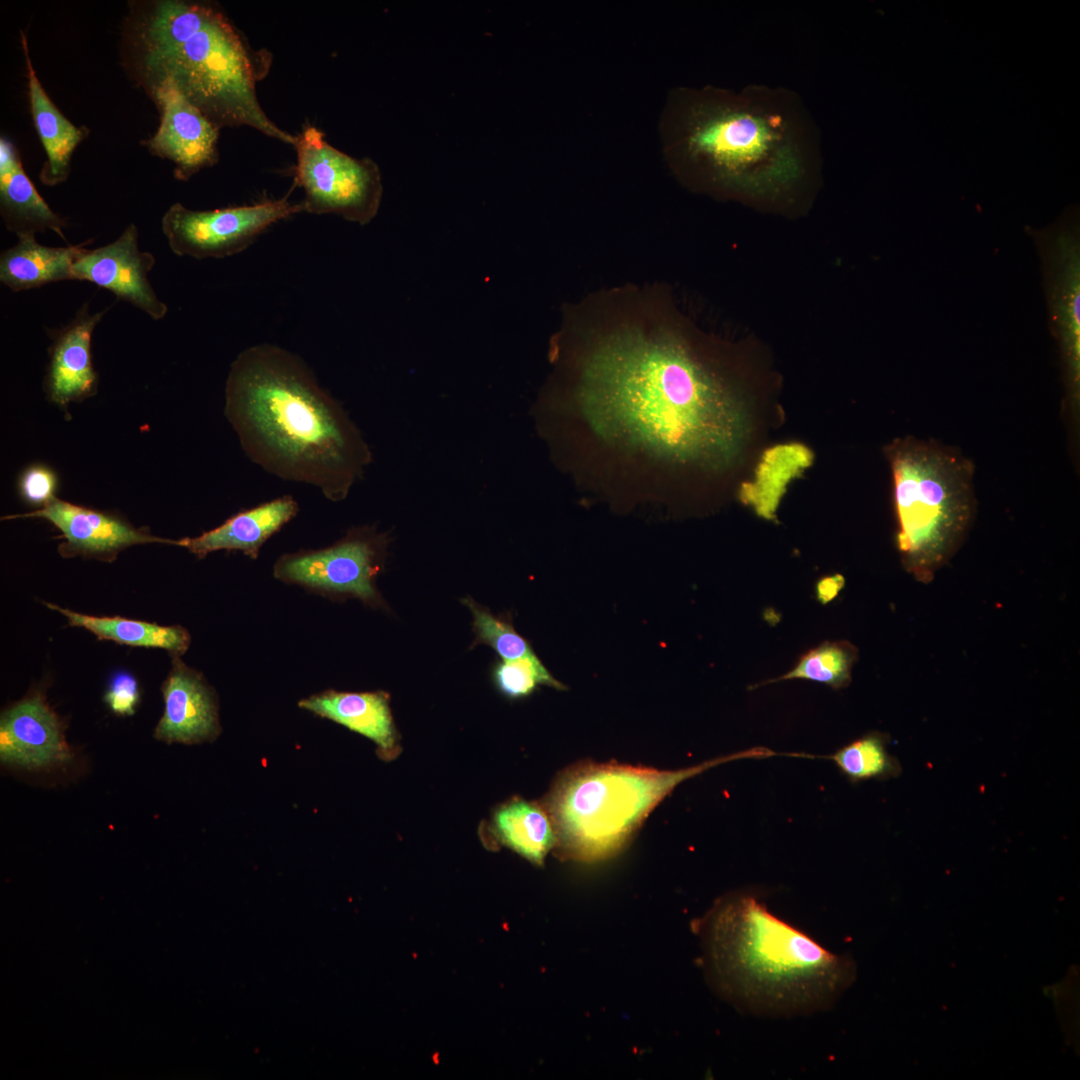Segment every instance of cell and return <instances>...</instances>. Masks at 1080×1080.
<instances>
[{
    "instance_id": "cell-1",
    "label": "cell",
    "mask_w": 1080,
    "mask_h": 1080,
    "mask_svg": "<svg viewBox=\"0 0 1080 1080\" xmlns=\"http://www.w3.org/2000/svg\"><path fill=\"white\" fill-rule=\"evenodd\" d=\"M573 373L567 400L577 416L631 457L717 471L748 440L746 398L674 324L621 322L580 354Z\"/></svg>"
},
{
    "instance_id": "cell-2",
    "label": "cell",
    "mask_w": 1080,
    "mask_h": 1080,
    "mask_svg": "<svg viewBox=\"0 0 1080 1080\" xmlns=\"http://www.w3.org/2000/svg\"><path fill=\"white\" fill-rule=\"evenodd\" d=\"M671 108L668 156L704 187L782 207L794 204L820 171L818 127L792 90H685Z\"/></svg>"
},
{
    "instance_id": "cell-3",
    "label": "cell",
    "mask_w": 1080,
    "mask_h": 1080,
    "mask_svg": "<svg viewBox=\"0 0 1080 1080\" xmlns=\"http://www.w3.org/2000/svg\"><path fill=\"white\" fill-rule=\"evenodd\" d=\"M224 414L245 455L284 481L345 500L372 462L347 411L298 355L262 343L230 365Z\"/></svg>"
},
{
    "instance_id": "cell-4",
    "label": "cell",
    "mask_w": 1080,
    "mask_h": 1080,
    "mask_svg": "<svg viewBox=\"0 0 1080 1080\" xmlns=\"http://www.w3.org/2000/svg\"><path fill=\"white\" fill-rule=\"evenodd\" d=\"M694 925L708 981L740 1012L813 1015L831 1009L854 982L849 956L773 914L757 891L721 897Z\"/></svg>"
},
{
    "instance_id": "cell-5",
    "label": "cell",
    "mask_w": 1080,
    "mask_h": 1080,
    "mask_svg": "<svg viewBox=\"0 0 1080 1080\" xmlns=\"http://www.w3.org/2000/svg\"><path fill=\"white\" fill-rule=\"evenodd\" d=\"M143 64L154 81L170 80L218 127L247 126L294 145L296 135L278 127L263 110L257 84L273 57L255 49L212 5L157 2L144 23Z\"/></svg>"
},
{
    "instance_id": "cell-6",
    "label": "cell",
    "mask_w": 1080,
    "mask_h": 1080,
    "mask_svg": "<svg viewBox=\"0 0 1080 1080\" xmlns=\"http://www.w3.org/2000/svg\"><path fill=\"white\" fill-rule=\"evenodd\" d=\"M772 755V750L757 746L675 771L615 763L575 765L561 774L546 802L556 846L562 856L574 860L608 858L681 782L723 763Z\"/></svg>"
},
{
    "instance_id": "cell-7",
    "label": "cell",
    "mask_w": 1080,
    "mask_h": 1080,
    "mask_svg": "<svg viewBox=\"0 0 1080 1080\" xmlns=\"http://www.w3.org/2000/svg\"><path fill=\"white\" fill-rule=\"evenodd\" d=\"M903 563L928 581L962 544L976 498L974 463L952 446L912 436L885 448Z\"/></svg>"
},
{
    "instance_id": "cell-8",
    "label": "cell",
    "mask_w": 1080,
    "mask_h": 1080,
    "mask_svg": "<svg viewBox=\"0 0 1080 1080\" xmlns=\"http://www.w3.org/2000/svg\"><path fill=\"white\" fill-rule=\"evenodd\" d=\"M297 155L294 187L304 191L305 212L335 214L366 225L377 215L383 185L378 165L354 158L325 139L319 128L306 124L293 145Z\"/></svg>"
},
{
    "instance_id": "cell-9",
    "label": "cell",
    "mask_w": 1080,
    "mask_h": 1080,
    "mask_svg": "<svg viewBox=\"0 0 1080 1080\" xmlns=\"http://www.w3.org/2000/svg\"><path fill=\"white\" fill-rule=\"evenodd\" d=\"M301 212L302 201L292 202L289 195L203 211L175 203L164 213L161 227L175 255L218 259L242 252L270 226Z\"/></svg>"
},
{
    "instance_id": "cell-10",
    "label": "cell",
    "mask_w": 1080,
    "mask_h": 1080,
    "mask_svg": "<svg viewBox=\"0 0 1080 1080\" xmlns=\"http://www.w3.org/2000/svg\"><path fill=\"white\" fill-rule=\"evenodd\" d=\"M388 537L370 527L350 530L331 546L286 553L274 565V576L320 592L382 604L375 579L387 553Z\"/></svg>"
},
{
    "instance_id": "cell-11",
    "label": "cell",
    "mask_w": 1080,
    "mask_h": 1080,
    "mask_svg": "<svg viewBox=\"0 0 1080 1080\" xmlns=\"http://www.w3.org/2000/svg\"><path fill=\"white\" fill-rule=\"evenodd\" d=\"M152 93L161 111L160 126L147 141L149 150L175 164L174 175L187 181L218 160L220 127L212 122L170 81L153 84Z\"/></svg>"
},
{
    "instance_id": "cell-12",
    "label": "cell",
    "mask_w": 1080,
    "mask_h": 1080,
    "mask_svg": "<svg viewBox=\"0 0 1080 1080\" xmlns=\"http://www.w3.org/2000/svg\"><path fill=\"white\" fill-rule=\"evenodd\" d=\"M155 257L138 246V230L128 225L113 242L94 249L84 248L73 265V280L104 288L145 312L153 320L163 319L167 305L161 301L148 274Z\"/></svg>"
},
{
    "instance_id": "cell-13",
    "label": "cell",
    "mask_w": 1080,
    "mask_h": 1080,
    "mask_svg": "<svg viewBox=\"0 0 1080 1080\" xmlns=\"http://www.w3.org/2000/svg\"><path fill=\"white\" fill-rule=\"evenodd\" d=\"M65 725L45 696L35 691L0 717V761L26 770H49L70 762Z\"/></svg>"
},
{
    "instance_id": "cell-14",
    "label": "cell",
    "mask_w": 1080,
    "mask_h": 1080,
    "mask_svg": "<svg viewBox=\"0 0 1080 1080\" xmlns=\"http://www.w3.org/2000/svg\"><path fill=\"white\" fill-rule=\"evenodd\" d=\"M43 518L53 524L64 541L58 551L62 557L83 556L113 561L123 549L147 543L173 545V540L156 537L146 529H138L116 514L73 504L54 498L35 511L6 516L14 518Z\"/></svg>"
},
{
    "instance_id": "cell-15",
    "label": "cell",
    "mask_w": 1080,
    "mask_h": 1080,
    "mask_svg": "<svg viewBox=\"0 0 1080 1080\" xmlns=\"http://www.w3.org/2000/svg\"><path fill=\"white\" fill-rule=\"evenodd\" d=\"M161 691L163 715L154 737L167 744H201L214 741L221 733L218 703L214 690L203 675L173 656L172 668Z\"/></svg>"
},
{
    "instance_id": "cell-16",
    "label": "cell",
    "mask_w": 1080,
    "mask_h": 1080,
    "mask_svg": "<svg viewBox=\"0 0 1080 1080\" xmlns=\"http://www.w3.org/2000/svg\"><path fill=\"white\" fill-rule=\"evenodd\" d=\"M108 308L90 313L84 304L65 326L50 334L49 363L44 379L47 397L61 408L97 392L98 376L92 361L94 329Z\"/></svg>"
},
{
    "instance_id": "cell-17",
    "label": "cell",
    "mask_w": 1080,
    "mask_h": 1080,
    "mask_svg": "<svg viewBox=\"0 0 1080 1080\" xmlns=\"http://www.w3.org/2000/svg\"><path fill=\"white\" fill-rule=\"evenodd\" d=\"M384 691L342 692L326 690L299 701L300 708L336 722L375 743L381 759L389 761L400 752L399 734Z\"/></svg>"
},
{
    "instance_id": "cell-18",
    "label": "cell",
    "mask_w": 1080,
    "mask_h": 1080,
    "mask_svg": "<svg viewBox=\"0 0 1080 1080\" xmlns=\"http://www.w3.org/2000/svg\"><path fill=\"white\" fill-rule=\"evenodd\" d=\"M298 512L299 505L294 497L283 495L242 510L199 536L173 540V545L186 548L198 559L218 550L241 551L251 559H257L263 544Z\"/></svg>"
},
{
    "instance_id": "cell-19",
    "label": "cell",
    "mask_w": 1080,
    "mask_h": 1080,
    "mask_svg": "<svg viewBox=\"0 0 1080 1080\" xmlns=\"http://www.w3.org/2000/svg\"><path fill=\"white\" fill-rule=\"evenodd\" d=\"M0 210L6 228L17 237L52 230L66 240L65 221L38 193L14 146L4 138L0 140Z\"/></svg>"
},
{
    "instance_id": "cell-20",
    "label": "cell",
    "mask_w": 1080,
    "mask_h": 1080,
    "mask_svg": "<svg viewBox=\"0 0 1080 1080\" xmlns=\"http://www.w3.org/2000/svg\"><path fill=\"white\" fill-rule=\"evenodd\" d=\"M21 35L32 117L47 155L40 180L45 185L55 186L67 179L71 155L84 138L85 131L66 119L48 97L33 69L26 37L22 32Z\"/></svg>"
},
{
    "instance_id": "cell-21",
    "label": "cell",
    "mask_w": 1080,
    "mask_h": 1080,
    "mask_svg": "<svg viewBox=\"0 0 1080 1080\" xmlns=\"http://www.w3.org/2000/svg\"><path fill=\"white\" fill-rule=\"evenodd\" d=\"M85 244L50 247L34 234L18 236V242L0 256V281L14 292L52 282L73 280V265Z\"/></svg>"
},
{
    "instance_id": "cell-22",
    "label": "cell",
    "mask_w": 1080,
    "mask_h": 1080,
    "mask_svg": "<svg viewBox=\"0 0 1080 1080\" xmlns=\"http://www.w3.org/2000/svg\"><path fill=\"white\" fill-rule=\"evenodd\" d=\"M45 605L61 613L70 626L82 627L92 632L99 640H110L132 647L160 648L172 656L184 654L190 645L189 632L180 625L161 626L142 620L114 617H98L82 614L57 606Z\"/></svg>"
},
{
    "instance_id": "cell-23",
    "label": "cell",
    "mask_w": 1080,
    "mask_h": 1080,
    "mask_svg": "<svg viewBox=\"0 0 1080 1080\" xmlns=\"http://www.w3.org/2000/svg\"><path fill=\"white\" fill-rule=\"evenodd\" d=\"M813 455L798 443L777 445L765 451L751 482L741 490L742 501L766 520H775L788 484L806 469Z\"/></svg>"
},
{
    "instance_id": "cell-24",
    "label": "cell",
    "mask_w": 1080,
    "mask_h": 1080,
    "mask_svg": "<svg viewBox=\"0 0 1080 1080\" xmlns=\"http://www.w3.org/2000/svg\"><path fill=\"white\" fill-rule=\"evenodd\" d=\"M493 828L500 841L534 864H542L556 846V833L547 810L540 805L515 799L494 814Z\"/></svg>"
},
{
    "instance_id": "cell-25",
    "label": "cell",
    "mask_w": 1080,
    "mask_h": 1080,
    "mask_svg": "<svg viewBox=\"0 0 1080 1080\" xmlns=\"http://www.w3.org/2000/svg\"><path fill=\"white\" fill-rule=\"evenodd\" d=\"M887 744L886 735L870 732L823 758L833 760L852 783L895 778L901 773V765L888 752Z\"/></svg>"
},
{
    "instance_id": "cell-26",
    "label": "cell",
    "mask_w": 1080,
    "mask_h": 1080,
    "mask_svg": "<svg viewBox=\"0 0 1080 1080\" xmlns=\"http://www.w3.org/2000/svg\"><path fill=\"white\" fill-rule=\"evenodd\" d=\"M858 651L847 641L824 642L804 654L788 673L765 682V684L790 679H805L829 685L833 689L847 687L851 682V670Z\"/></svg>"
},
{
    "instance_id": "cell-27",
    "label": "cell",
    "mask_w": 1080,
    "mask_h": 1080,
    "mask_svg": "<svg viewBox=\"0 0 1080 1080\" xmlns=\"http://www.w3.org/2000/svg\"><path fill=\"white\" fill-rule=\"evenodd\" d=\"M462 603L473 615L475 640L472 648L478 644L488 645L501 660L541 661L529 642L514 629L509 618L492 614L470 597L464 598Z\"/></svg>"
},
{
    "instance_id": "cell-28",
    "label": "cell",
    "mask_w": 1080,
    "mask_h": 1080,
    "mask_svg": "<svg viewBox=\"0 0 1080 1080\" xmlns=\"http://www.w3.org/2000/svg\"><path fill=\"white\" fill-rule=\"evenodd\" d=\"M496 689L509 699H521L534 692L538 685L563 690L566 687L555 679L541 661L501 660L491 671Z\"/></svg>"
},
{
    "instance_id": "cell-29",
    "label": "cell",
    "mask_w": 1080,
    "mask_h": 1080,
    "mask_svg": "<svg viewBox=\"0 0 1080 1080\" xmlns=\"http://www.w3.org/2000/svg\"><path fill=\"white\" fill-rule=\"evenodd\" d=\"M58 478L53 469L35 463L22 471L18 479L20 497L32 506L44 507L55 497Z\"/></svg>"
},
{
    "instance_id": "cell-30",
    "label": "cell",
    "mask_w": 1080,
    "mask_h": 1080,
    "mask_svg": "<svg viewBox=\"0 0 1080 1080\" xmlns=\"http://www.w3.org/2000/svg\"><path fill=\"white\" fill-rule=\"evenodd\" d=\"M104 701L116 715H133L140 701L136 678L126 671L115 673L109 681Z\"/></svg>"
},
{
    "instance_id": "cell-31",
    "label": "cell",
    "mask_w": 1080,
    "mask_h": 1080,
    "mask_svg": "<svg viewBox=\"0 0 1080 1080\" xmlns=\"http://www.w3.org/2000/svg\"><path fill=\"white\" fill-rule=\"evenodd\" d=\"M844 579L841 575L823 578L817 585L818 599L827 603L833 599L843 587Z\"/></svg>"
}]
</instances>
